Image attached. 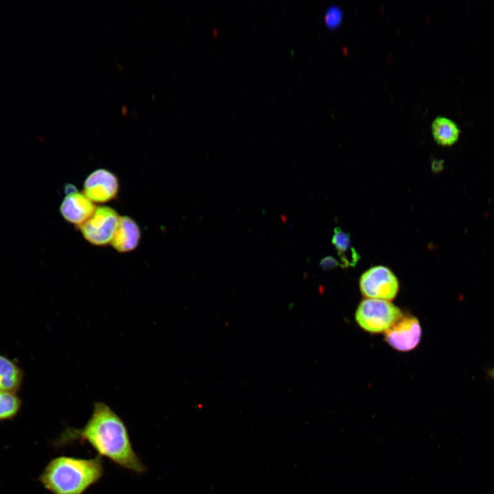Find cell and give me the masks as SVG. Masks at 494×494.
Wrapping results in <instances>:
<instances>
[{
  "mask_svg": "<svg viewBox=\"0 0 494 494\" xmlns=\"http://www.w3.org/2000/svg\"><path fill=\"white\" fill-rule=\"evenodd\" d=\"M119 217L113 208L97 207L92 216L78 226L84 238L95 246L110 243L117 227Z\"/></svg>",
  "mask_w": 494,
  "mask_h": 494,
  "instance_id": "obj_5",
  "label": "cell"
},
{
  "mask_svg": "<svg viewBox=\"0 0 494 494\" xmlns=\"http://www.w3.org/2000/svg\"><path fill=\"white\" fill-rule=\"evenodd\" d=\"M359 285L364 296L387 301L395 298L399 288L397 277L384 266H375L366 270L360 278Z\"/></svg>",
  "mask_w": 494,
  "mask_h": 494,
  "instance_id": "obj_4",
  "label": "cell"
},
{
  "mask_svg": "<svg viewBox=\"0 0 494 494\" xmlns=\"http://www.w3.org/2000/svg\"><path fill=\"white\" fill-rule=\"evenodd\" d=\"M21 370L8 357L0 355V390L15 392L20 387Z\"/></svg>",
  "mask_w": 494,
  "mask_h": 494,
  "instance_id": "obj_12",
  "label": "cell"
},
{
  "mask_svg": "<svg viewBox=\"0 0 494 494\" xmlns=\"http://www.w3.org/2000/svg\"><path fill=\"white\" fill-rule=\"evenodd\" d=\"M341 12L336 7L330 8L325 15V23L329 27H335L340 23Z\"/></svg>",
  "mask_w": 494,
  "mask_h": 494,
  "instance_id": "obj_14",
  "label": "cell"
},
{
  "mask_svg": "<svg viewBox=\"0 0 494 494\" xmlns=\"http://www.w3.org/2000/svg\"><path fill=\"white\" fill-rule=\"evenodd\" d=\"M21 406V401L15 392L0 390V421L14 418Z\"/></svg>",
  "mask_w": 494,
  "mask_h": 494,
  "instance_id": "obj_13",
  "label": "cell"
},
{
  "mask_svg": "<svg viewBox=\"0 0 494 494\" xmlns=\"http://www.w3.org/2000/svg\"><path fill=\"white\" fill-rule=\"evenodd\" d=\"M432 132L435 141L443 146L454 144L460 133L456 124L444 117H438L433 121Z\"/></svg>",
  "mask_w": 494,
  "mask_h": 494,
  "instance_id": "obj_11",
  "label": "cell"
},
{
  "mask_svg": "<svg viewBox=\"0 0 494 494\" xmlns=\"http://www.w3.org/2000/svg\"><path fill=\"white\" fill-rule=\"evenodd\" d=\"M141 230L137 222L129 216H120L117 229L110 242L119 252L134 250L139 245Z\"/></svg>",
  "mask_w": 494,
  "mask_h": 494,
  "instance_id": "obj_9",
  "label": "cell"
},
{
  "mask_svg": "<svg viewBox=\"0 0 494 494\" xmlns=\"http://www.w3.org/2000/svg\"><path fill=\"white\" fill-rule=\"evenodd\" d=\"M331 242L338 252L342 267L355 266L360 257L351 247L349 234L341 228L336 227L334 228Z\"/></svg>",
  "mask_w": 494,
  "mask_h": 494,
  "instance_id": "obj_10",
  "label": "cell"
},
{
  "mask_svg": "<svg viewBox=\"0 0 494 494\" xmlns=\"http://www.w3.org/2000/svg\"><path fill=\"white\" fill-rule=\"evenodd\" d=\"M320 266L325 270H329L338 266L342 267L340 261H338L332 256H327L320 261Z\"/></svg>",
  "mask_w": 494,
  "mask_h": 494,
  "instance_id": "obj_15",
  "label": "cell"
},
{
  "mask_svg": "<svg viewBox=\"0 0 494 494\" xmlns=\"http://www.w3.org/2000/svg\"><path fill=\"white\" fill-rule=\"evenodd\" d=\"M443 169V161L434 160L432 163V169L434 172H439Z\"/></svg>",
  "mask_w": 494,
  "mask_h": 494,
  "instance_id": "obj_16",
  "label": "cell"
},
{
  "mask_svg": "<svg viewBox=\"0 0 494 494\" xmlns=\"http://www.w3.org/2000/svg\"><path fill=\"white\" fill-rule=\"evenodd\" d=\"M489 377L494 381V366L487 370Z\"/></svg>",
  "mask_w": 494,
  "mask_h": 494,
  "instance_id": "obj_17",
  "label": "cell"
},
{
  "mask_svg": "<svg viewBox=\"0 0 494 494\" xmlns=\"http://www.w3.org/2000/svg\"><path fill=\"white\" fill-rule=\"evenodd\" d=\"M117 177L106 169L93 171L86 178L83 193L95 204L106 203L115 199L119 192Z\"/></svg>",
  "mask_w": 494,
  "mask_h": 494,
  "instance_id": "obj_6",
  "label": "cell"
},
{
  "mask_svg": "<svg viewBox=\"0 0 494 494\" xmlns=\"http://www.w3.org/2000/svg\"><path fill=\"white\" fill-rule=\"evenodd\" d=\"M403 315L401 310L387 301L366 298L358 305L355 319L358 325L370 333L386 331Z\"/></svg>",
  "mask_w": 494,
  "mask_h": 494,
  "instance_id": "obj_3",
  "label": "cell"
},
{
  "mask_svg": "<svg viewBox=\"0 0 494 494\" xmlns=\"http://www.w3.org/2000/svg\"><path fill=\"white\" fill-rule=\"evenodd\" d=\"M421 333V327L416 318L402 316L386 331L385 340L397 351H409L418 345Z\"/></svg>",
  "mask_w": 494,
  "mask_h": 494,
  "instance_id": "obj_8",
  "label": "cell"
},
{
  "mask_svg": "<svg viewBox=\"0 0 494 494\" xmlns=\"http://www.w3.org/2000/svg\"><path fill=\"white\" fill-rule=\"evenodd\" d=\"M75 442L88 443L101 457H106L136 473L146 471L132 448L128 428L122 419L106 403L95 402L93 412L80 429L66 428L55 441L62 447Z\"/></svg>",
  "mask_w": 494,
  "mask_h": 494,
  "instance_id": "obj_1",
  "label": "cell"
},
{
  "mask_svg": "<svg viewBox=\"0 0 494 494\" xmlns=\"http://www.w3.org/2000/svg\"><path fill=\"white\" fill-rule=\"evenodd\" d=\"M101 456L82 458L60 456L51 459L38 477L52 494H84L104 475Z\"/></svg>",
  "mask_w": 494,
  "mask_h": 494,
  "instance_id": "obj_2",
  "label": "cell"
},
{
  "mask_svg": "<svg viewBox=\"0 0 494 494\" xmlns=\"http://www.w3.org/2000/svg\"><path fill=\"white\" fill-rule=\"evenodd\" d=\"M65 193L60 207V214L66 221L78 227L92 216L97 207L83 192L71 185H67Z\"/></svg>",
  "mask_w": 494,
  "mask_h": 494,
  "instance_id": "obj_7",
  "label": "cell"
}]
</instances>
